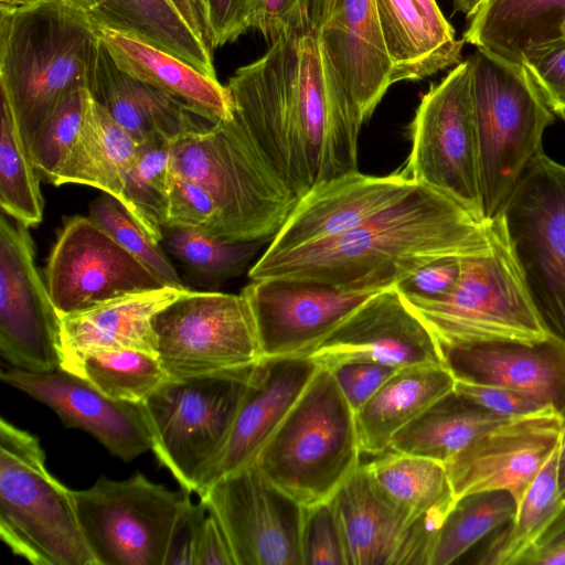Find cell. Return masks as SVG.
<instances>
[{"mask_svg": "<svg viewBox=\"0 0 565 565\" xmlns=\"http://www.w3.org/2000/svg\"><path fill=\"white\" fill-rule=\"evenodd\" d=\"M226 86L234 116L297 199L359 170L364 122L310 23L270 42Z\"/></svg>", "mask_w": 565, "mask_h": 565, "instance_id": "1", "label": "cell"}, {"mask_svg": "<svg viewBox=\"0 0 565 565\" xmlns=\"http://www.w3.org/2000/svg\"><path fill=\"white\" fill-rule=\"evenodd\" d=\"M497 228V220L481 222L445 194L417 184L350 232L286 252H264L248 277L383 290L434 259L488 250Z\"/></svg>", "mask_w": 565, "mask_h": 565, "instance_id": "2", "label": "cell"}, {"mask_svg": "<svg viewBox=\"0 0 565 565\" xmlns=\"http://www.w3.org/2000/svg\"><path fill=\"white\" fill-rule=\"evenodd\" d=\"M102 40L97 23L67 0L0 10V90L29 148L58 102L90 88Z\"/></svg>", "mask_w": 565, "mask_h": 565, "instance_id": "3", "label": "cell"}, {"mask_svg": "<svg viewBox=\"0 0 565 565\" xmlns=\"http://www.w3.org/2000/svg\"><path fill=\"white\" fill-rule=\"evenodd\" d=\"M170 169L210 193L226 241H271L298 200L235 116L174 138Z\"/></svg>", "mask_w": 565, "mask_h": 565, "instance_id": "4", "label": "cell"}, {"mask_svg": "<svg viewBox=\"0 0 565 565\" xmlns=\"http://www.w3.org/2000/svg\"><path fill=\"white\" fill-rule=\"evenodd\" d=\"M355 413L332 372L319 367L255 460L302 507L329 501L361 463Z\"/></svg>", "mask_w": 565, "mask_h": 565, "instance_id": "5", "label": "cell"}, {"mask_svg": "<svg viewBox=\"0 0 565 565\" xmlns=\"http://www.w3.org/2000/svg\"><path fill=\"white\" fill-rule=\"evenodd\" d=\"M472 94L477 126L482 215L495 221L524 169L542 149L555 115L522 63L477 49Z\"/></svg>", "mask_w": 565, "mask_h": 565, "instance_id": "6", "label": "cell"}, {"mask_svg": "<svg viewBox=\"0 0 565 565\" xmlns=\"http://www.w3.org/2000/svg\"><path fill=\"white\" fill-rule=\"evenodd\" d=\"M73 490L53 477L40 440L0 419V537L33 565H97Z\"/></svg>", "mask_w": 565, "mask_h": 565, "instance_id": "7", "label": "cell"}, {"mask_svg": "<svg viewBox=\"0 0 565 565\" xmlns=\"http://www.w3.org/2000/svg\"><path fill=\"white\" fill-rule=\"evenodd\" d=\"M491 247L462 258L455 288L433 299H406L439 350L491 341H535L550 333L531 300L500 217Z\"/></svg>", "mask_w": 565, "mask_h": 565, "instance_id": "8", "label": "cell"}, {"mask_svg": "<svg viewBox=\"0 0 565 565\" xmlns=\"http://www.w3.org/2000/svg\"><path fill=\"white\" fill-rule=\"evenodd\" d=\"M254 367L169 380L139 404L151 450L180 488L196 493L228 439Z\"/></svg>", "mask_w": 565, "mask_h": 565, "instance_id": "9", "label": "cell"}, {"mask_svg": "<svg viewBox=\"0 0 565 565\" xmlns=\"http://www.w3.org/2000/svg\"><path fill=\"white\" fill-rule=\"evenodd\" d=\"M77 520L97 565H166L178 527L192 504L140 472L124 480L100 477L73 490Z\"/></svg>", "mask_w": 565, "mask_h": 565, "instance_id": "10", "label": "cell"}, {"mask_svg": "<svg viewBox=\"0 0 565 565\" xmlns=\"http://www.w3.org/2000/svg\"><path fill=\"white\" fill-rule=\"evenodd\" d=\"M499 217L539 317L565 342V166L536 154Z\"/></svg>", "mask_w": 565, "mask_h": 565, "instance_id": "11", "label": "cell"}, {"mask_svg": "<svg viewBox=\"0 0 565 565\" xmlns=\"http://www.w3.org/2000/svg\"><path fill=\"white\" fill-rule=\"evenodd\" d=\"M412 149L402 169L487 223L482 215L480 160L469 58L423 95L408 126Z\"/></svg>", "mask_w": 565, "mask_h": 565, "instance_id": "12", "label": "cell"}, {"mask_svg": "<svg viewBox=\"0 0 565 565\" xmlns=\"http://www.w3.org/2000/svg\"><path fill=\"white\" fill-rule=\"evenodd\" d=\"M153 330L157 356L170 380L242 372L263 359L242 294L189 289L156 315Z\"/></svg>", "mask_w": 565, "mask_h": 565, "instance_id": "13", "label": "cell"}, {"mask_svg": "<svg viewBox=\"0 0 565 565\" xmlns=\"http://www.w3.org/2000/svg\"><path fill=\"white\" fill-rule=\"evenodd\" d=\"M198 495L218 522L235 565H302L303 507L255 463L225 475Z\"/></svg>", "mask_w": 565, "mask_h": 565, "instance_id": "14", "label": "cell"}, {"mask_svg": "<svg viewBox=\"0 0 565 565\" xmlns=\"http://www.w3.org/2000/svg\"><path fill=\"white\" fill-rule=\"evenodd\" d=\"M0 353L12 367H61V317L35 264L29 227L0 217Z\"/></svg>", "mask_w": 565, "mask_h": 565, "instance_id": "15", "label": "cell"}, {"mask_svg": "<svg viewBox=\"0 0 565 565\" xmlns=\"http://www.w3.org/2000/svg\"><path fill=\"white\" fill-rule=\"evenodd\" d=\"M45 285L60 317L166 285L90 216L65 220L45 267Z\"/></svg>", "mask_w": 565, "mask_h": 565, "instance_id": "16", "label": "cell"}, {"mask_svg": "<svg viewBox=\"0 0 565 565\" xmlns=\"http://www.w3.org/2000/svg\"><path fill=\"white\" fill-rule=\"evenodd\" d=\"M244 287L263 358L309 356L352 312L381 290H344L268 277Z\"/></svg>", "mask_w": 565, "mask_h": 565, "instance_id": "17", "label": "cell"}, {"mask_svg": "<svg viewBox=\"0 0 565 565\" xmlns=\"http://www.w3.org/2000/svg\"><path fill=\"white\" fill-rule=\"evenodd\" d=\"M563 424L555 409L546 408L484 431L444 463L455 499L500 490L519 504L558 447Z\"/></svg>", "mask_w": 565, "mask_h": 565, "instance_id": "18", "label": "cell"}, {"mask_svg": "<svg viewBox=\"0 0 565 565\" xmlns=\"http://www.w3.org/2000/svg\"><path fill=\"white\" fill-rule=\"evenodd\" d=\"M309 358L329 370L354 361L395 370L444 364L433 332L395 286L369 298Z\"/></svg>", "mask_w": 565, "mask_h": 565, "instance_id": "19", "label": "cell"}, {"mask_svg": "<svg viewBox=\"0 0 565 565\" xmlns=\"http://www.w3.org/2000/svg\"><path fill=\"white\" fill-rule=\"evenodd\" d=\"M310 24L363 122L392 82L375 0H311Z\"/></svg>", "mask_w": 565, "mask_h": 565, "instance_id": "20", "label": "cell"}, {"mask_svg": "<svg viewBox=\"0 0 565 565\" xmlns=\"http://www.w3.org/2000/svg\"><path fill=\"white\" fill-rule=\"evenodd\" d=\"M2 382L49 406L65 427L85 430L114 456L130 461L151 449L140 405L115 401L63 369L31 372L10 367Z\"/></svg>", "mask_w": 565, "mask_h": 565, "instance_id": "21", "label": "cell"}, {"mask_svg": "<svg viewBox=\"0 0 565 565\" xmlns=\"http://www.w3.org/2000/svg\"><path fill=\"white\" fill-rule=\"evenodd\" d=\"M416 185L402 169L384 177L358 170L321 183L297 200L265 252H286L350 232Z\"/></svg>", "mask_w": 565, "mask_h": 565, "instance_id": "22", "label": "cell"}, {"mask_svg": "<svg viewBox=\"0 0 565 565\" xmlns=\"http://www.w3.org/2000/svg\"><path fill=\"white\" fill-rule=\"evenodd\" d=\"M319 367L309 356L263 358L255 365L228 439L196 494L225 475L255 462Z\"/></svg>", "mask_w": 565, "mask_h": 565, "instance_id": "23", "label": "cell"}, {"mask_svg": "<svg viewBox=\"0 0 565 565\" xmlns=\"http://www.w3.org/2000/svg\"><path fill=\"white\" fill-rule=\"evenodd\" d=\"M455 380L503 385L525 393L565 419V342L491 341L440 350Z\"/></svg>", "mask_w": 565, "mask_h": 565, "instance_id": "24", "label": "cell"}, {"mask_svg": "<svg viewBox=\"0 0 565 565\" xmlns=\"http://www.w3.org/2000/svg\"><path fill=\"white\" fill-rule=\"evenodd\" d=\"M188 290L164 286L61 317V369L76 374L86 355L107 350L135 349L157 355L153 319Z\"/></svg>", "mask_w": 565, "mask_h": 565, "instance_id": "25", "label": "cell"}, {"mask_svg": "<svg viewBox=\"0 0 565 565\" xmlns=\"http://www.w3.org/2000/svg\"><path fill=\"white\" fill-rule=\"evenodd\" d=\"M331 503L347 565H408L412 531L419 518L390 501L365 465L340 487Z\"/></svg>", "mask_w": 565, "mask_h": 565, "instance_id": "26", "label": "cell"}, {"mask_svg": "<svg viewBox=\"0 0 565 565\" xmlns=\"http://www.w3.org/2000/svg\"><path fill=\"white\" fill-rule=\"evenodd\" d=\"M97 29L111 58L132 77L169 94L209 122L234 117L231 93L216 77L134 35L98 23Z\"/></svg>", "mask_w": 565, "mask_h": 565, "instance_id": "27", "label": "cell"}, {"mask_svg": "<svg viewBox=\"0 0 565 565\" xmlns=\"http://www.w3.org/2000/svg\"><path fill=\"white\" fill-rule=\"evenodd\" d=\"M455 383L445 364L396 370L355 412L362 454L376 457L388 451L393 438L435 402L452 392Z\"/></svg>", "mask_w": 565, "mask_h": 565, "instance_id": "28", "label": "cell"}, {"mask_svg": "<svg viewBox=\"0 0 565 565\" xmlns=\"http://www.w3.org/2000/svg\"><path fill=\"white\" fill-rule=\"evenodd\" d=\"M89 92L138 145L154 135L173 140L198 125L180 100L122 71L103 43Z\"/></svg>", "mask_w": 565, "mask_h": 565, "instance_id": "29", "label": "cell"}, {"mask_svg": "<svg viewBox=\"0 0 565 565\" xmlns=\"http://www.w3.org/2000/svg\"><path fill=\"white\" fill-rule=\"evenodd\" d=\"M467 19L465 43L522 63L531 50L562 39L565 0H481Z\"/></svg>", "mask_w": 565, "mask_h": 565, "instance_id": "30", "label": "cell"}, {"mask_svg": "<svg viewBox=\"0 0 565 565\" xmlns=\"http://www.w3.org/2000/svg\"><path fill=\"white\" fill-rule=\"evenodd\" d=\"M139 145L93 97L77 140L52 184H84L122 203L126 177Z\"/></svg>", "mask_w": 565, "mask_h": 565, "instance_id": "31", "label": "cell"}, {"mask_svg": "<svg viewBox=\"0 0 565 565\" xmlns=\"http://www.w3.org/2000/svg\"><path fill=\"white\" fill-rule=\"evenodd\" d=\"M89 14L100 25L134 35L216 77L212 49L192 30L171 0H106Z\"/></svg>", "mask_w": 565, "mask_h": 565, "instance_id": "32", "label": "cell"}, {"mask_svg": "<svg viewBox=\"0 0 565 565\" xmlns=\"http://www.w3.org/2000/svg\"><path fill=\"white\" fill-rule=\"evenodd\" d=\"M509 419L452 391L403 428L390 450L445 463L484 431Z\"/></svg>", "mask_w": 565, "mask_h": 565, "instance_id": "33", "label": "cell"}, {"mask_svg": "<svg viewBox=\"0 0 565 565\" xmlns=\"http://www.w3.org/2000/svg\"><path fill=\"white\" fill-rule=\"evenodd\" d=\"M375 3L393 84L420 81L462 61L437 40L415 0Z\"/></svg>", "mask_w": 565, "mask_h": 565, "instance_id": "34", "label": "cell"}, {"mask_svg": "<svg viewBox=\"0 0 565 565\" xmlns=\"http://www.w3.org/2000/svg\"><path fill=\"white\" fill-rule=\"evenodd\" d=\"M364 465L380 491L414 518L450 511L456 502L443 462L388 450Z\"/></svg>", "mask_w": 565, "mask_h": 565, "instance_id": "35", "label": "cell"}, {"mask_svg": "<svg viewBox=\"0 0 565 565\" xmlns=\"http://www.w3.org/2000/svg\"><path fill=\"white\" fill-rule=\"evenodd\" d=\"M557 457L558 447L519 502L513 520L492 533L493 537L472 563L518 565L521 557L536 545L565 503L558 486Z\"/></svg>", "mask_w": 565, "mask_h": 565, "instance_id": "36", "label": "cell"}, {"mask_svg": "<svg viewBox=\"0 0 565 565\" xmlns=\"http://www.w3.org/2000/svg\"><path fill=\"white\" fill-rule=\"evenodd\" d=\"M161 243L193 279L216 288L242 275L265 242H232L200 228L166 225Z\"/></svg>", "mask_w": 565, "mask_h": 565, "instance_id": "37", "label": "cell"}, {"mask_svg": "<svg viewBox=\"0 0 565 565\" xmlns=\"http://www.w3.org/2000/svg\"><path fill=\"white\" fill-rule=\"evenodd\" d=\"M518 504L507 491H483L456 500L435 541L430 565L455 563L471 547L513 520Z\"/></svg>", "mask_w": 565, "mask_h": 565, "instance_id": "38", "label": "cell"}, {"mask_svg": "<svg viewBox=\"0 0 565 565\" xmlns=\"http://www.w3.org/2000/svg\"><path fill=\"white\" fill-rule=\"evenodd\" d=\"M0 94V205L3 213L30 227L43 217L39 173L12 106L6 94L1 90Z\"/></svg>", "mask_w": 565, "mask_h": 565, "instance_id": "39", "label": "cell"}, {"mask_svg": "<svg viewBox=\"0 0 565 565\" xmlns=\"http://www.w3.org/2000/svg\"><path fill=\"white\" fill-rule=\"evenodd\" d=\"M171 143L154 135L139 145L122 193V205L159 244L168 217Z\"/></svg>", "mask_w": 565, "mask_h": 565, "instance_id": "40", "label": "cell"}, {"mask_svg": "<svg viewBox=\"0 0 565 565\" xmlns=\"http://www.w3.org/2000/svg\"><path fill=\"white\" fill-rule=\"evenodd\" d=\"M75 375L115 401L138 405L170 380L157 355L135 349L88 354Z\"/></svg>", "mask_w": 565, "mask_h": 565, "instance_id": "41", "label": "cell"}, {"mask_svg": "<svg viewBox=\"0 0 565 565\" xmlns=\"http://www.w3.org/2000/svg\"><path fill=\"white\" fill-rule=\"evenodd\" d=\"M89 215L120 246L150 269L163 285L182 290L189 289L162 246L150 237L116 198L104 193L90 203Z\"/></svg>", "mask_w": 565, "mask_h": 565, "instance_id": "42", "label": "cell"}, {"mask_svg": "<svg viewBox=\"0 0 565 565\" xmlns=\"http://www.w3.org/2000/svg\"><path fill=\"white\" fill-rule=\"evenodd\" d=\"M90 99L88 88L73 89L58 102L34 137L30 147L32 162L51 183L78 138Z\"/></svg>", "mask_w": 565, "mask_h": 565, "instance_id": "43", "label": "cell"}, {"mask_svg": "<svg viewBox=\"0 0 565 565\" xmlns=\"http://www.w3.org/2000/svg\"><path fill=\"white\" fill-rule=\"evenodd\" d=\"M300 547L302 565H347L331 499L303 507Z\"/></svg>", "mask_w": 565, "mask_h": 565, "instance_id": "44", "label": "cell"}, {"mask_svg": "<svg viewBox=\"0 0 565 565\" xmlns=\"http://www.w3.org/2000/svg\"><path fill=\"white\" fill-rule=\"evenodd\" d=\"M217 218V209L210 193L170 169L166 225L195 227L215 236Z\"/></svg>", "mask_w": 565, "mask_h": 565, "instance_id": "45", "label": "cell"}, {"mask_svg": "<svg viewBox=\"0 0 565 565\" xmlns=\"http://www.w3.org/2000/svg\"><path fill=\"white\" fill-rule=\"evenodd\" d=\"M522 64L548 108L565 121V40L558 39L531 50Z\"/></svg>", "mask_w": 565, "mask_h": 565, "instance_id": "46", "label": "cell"}, {"mask_svg": "<svg viewBox=\"0 0 565 565\" xmlns=\"http://www.w3.org/2000/svg\"><path fill=\"white\" fill-rule=\"evenodd\" d=\"M311 0H247L246 23L273 42L310 23Z\"/></svg>", "mask_w": 565, "mask_h": 565, "instance_id": "47", "label": "cell"}, {"mask_svg": "<svg viewBox=\"0 0 565 565\" xmlns=\"http://www.w3.org/2000/svg\"><path fill=\"white\" fill-rule=\"evenodd\" d=\"M454 391L483 408L508 418L552 408L525 393L498 384L456 380Z\"/></svg>", "mask_w": 565, "mask_h": 565, "instance_id": "48", "label": "cell"}, {"mask_svg": "<svg viewBox=\"0 0 565 565\" xmlns=\"http://www.w3.org/2000/svg\"><path fill=\"white\" fill-rule=\"evenodd\" d=\"M462 258L447 256L434 259L401 280L395 287L406 299L441 298L457 285L462 270Z\"/></svg>", "mask_w": 565, "mask_h": 565, "instance_id": "49", "label": "cell"}, {"mask_svg": "<svg viewBox=\"0 0 565 565\" xmlns=\"http://www.w3.org/2000/svg\"><path fill=\"white\" fill-rule=\"evenodd\" d=\"M330 371L355 413L396 370L379 363L354 361L339 364Z\"/></svg>", "mask_w": 565, "mask_h": 565, "instance_id": "50", "label": "cell"}, {"mask_svg": "<svg viewBox=\"0 0 565 565\" xmlns=\"http://www.w3.org/2000/svg\"><path fill=\"white\" fill-rule=\"evenodd\" d=\"M212 47L236 41L248 31L247 0H205Z\"/></svg>", "mask_w": 565, "mask_h": 565, "instance_id": "51", "label": "cell"}, {"mask_svg": "<svg viewBox=\"0 0 565 565\" xmlns=\"http://www.w3.org/2000/svg\"><path fill=\"white\" fill-rule=\"evenodd\" d=\"M206 514L207 509L201 500L190 505L178 527L166 565H195L198 540Z\"/></svg>", "mask_w": 565, "mask_h": 565, "instance_id": "52", "label": "cell"}, {"mask_svg": "<svg viewBox=\"0 0 565 565\" xmlns=\"http://www.w3.org/2000/svg\"><path fill=\"white\" fill-rule=\"evenodd\" d=\"M195 565H235L226 537L209 511L198 540Z\"/></svg>", "mask_w": 565, "mask_h": 565, "instance_id": "53", "label": "cell"}, {"mask_svg": "<svg viewBox=\"0 0 565 565\" xmlns=\"http://www.w3.org/2000/svg\"><path fill=\"white\" fill-rule=\"evenodd\" d=\"M437 40L449 51L461 56L465 41L456 39V32L441 13L436 0H415Z\"/></svg>", "mask_w": 565, "mask_h": 565, "instance_id": "54", "label": "cell"}, {"mask_svg": "<svg viewBox=\"0 0 565 565\" xmlns=\"http://www.w3.org/2000/svg\"><path fill=\"white\" fill-rule=\"evenodd\" d=\"M171 2L199 38L213 49L205 0H171Z\"/></svg>", "mask_w": 565, "mask_h": 565, "instance_id": "55", "label": "cell"}, {"mask_svg": "<svg viewBox=\"0 0 565 565\" xmlns=\"http://www.w3.org/2000/svg\"><path fill=\"white\" fill-rule=\"evenodd\" d=\"M518 565H565V541L548 546L534 545Z\"/></svg>", "mask_w": 565, "mask_h": 565, "instance_id": "56", "label": "cell"}, {"mask_svg": "<svg viewBox=\"0 0 565 565\" xmlns=\"http://www.w3.org/2000/svg\"><path fill=\"white\" fill-rule=\"evenodd\" d=\"M565 541V503L551 523V525L545 530L543 535L537 541V546H548L556 543H561Z\"/></svg>", "mask_w": 565, "mask_h": 565, "instance_id": "57", "label": "cell"}, {"mask_svg": "<svg viewBox=\"0 0 565 565\" xmlns=\"http://www.w3.org/2000/svg\"><path fill=\"white\" fill-rule=\"evenodd\" d=\"M557 477H558L559 490H561L563 499L565 500V419H564V424H563L562 438H561V443L558 446Z\"/></svg>", "mask_w": 565, "mask_h": 565, "instance_id": "58", "label": "cell"}, {"mask_svg": "<svg viewBox=\"0 0 565 565\" xmlns=\"http://www.w3.org/2000/svg\"><path fill=\"white\" fill-rule=\"evenodd\" d=\"M45 0H0V10L11 11L35 6Z\"/></svg>", "mask_w": 565, "mask_h": 565, "instance_id": "59", "label": "cell"}, {"mask_svg": "<svg viewBox=\"0 0 565 565\" xmlns=\"http://www.w3.org/2000/svg\"><path fill=\"white\" fill-rule=\"evenodd\" d=\"M481 0H452L455 11L470 15Z\"/></svg>", "mask_w": 565, "mask_h": 565, "instance_id": "60", "label": "cell"}, {"mask_svg": "<svg viewBox=\"0 0 565 565\" xmlns=\"http://www.w3.org/2000/svg\"><path fill=\"white\" fill-rule=\"evenodd\" d=\"M67 1L73 2L76 6L83 8L88 13H92L98 7H100L106 0H67Z\"/></svg>", "mask_w": 565, "mask_h": 565, "instance_id": "61", "label": "cell"}, {"mask_svg": "<svg viewBox=\"0 0 565 565\" xmlns=\"http://www.w3.org/2000/svg\"><path fill=\"white\" fill-rule=\"evenodd\" d=\"M561 35H562V39L565 40V21L562 23V26H561Z\"/></svg>", "mask_w": 565, "mask_h": 565, "instance_id": "62", "label": "cell"}]
</instances>
